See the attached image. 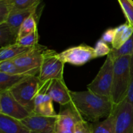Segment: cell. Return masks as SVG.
I'll use <instances>...</instances> for the list:
<instances>
[{
	"label": "cell",
	"instance_id": "14",
	"mask_svg": "<svg viewBox=\"0 0 133 133\" xmlns=\"http://www.w3.org/2000/svg\"><path fill=\"white\" fill-rule=\"evenodd\" d=\"M38 6V5L29 9H14L12 10L7 21L5 23L11 28L19 31V27L23 22L30 16L37 12Z\"/></svg>",
	"mask_w": 133,
	"mask_h": 133
},
{
	"label": "cell",
	"instance_id": "9",
	"mask_svg": "<svg viewBox=\"0 0 133 133\" xmlns=\"http://www.w3.org/2000/svg\"><path fill=\"white\" fill-rule=\"evenodd\" d=\"M0 114L22 121L31 113L23 107L9 90L0 92Z\"/></svg>",
	"mask_w": 133,
	"mask_h": 133
},
{
	"label": "cell",
	"instance_id": "6",
	"mask_svg": "<svg viewBox=\"0 0 133 133\" xmlns=\"http://www.w3.org/2000/svg\"><path fill=\"white\" fill-rule=\"evenodd\" d=\"M83 119L72 102L61 105L56 119L55 133H75L77 124Z\"/></svg>",
	"mask_w": 133,
	"mask_h": 133
},
{
	"label": "cell",
	"instance_id": "21",
	"mask_svg": "<svg viewBox=\"0 0 133 133\" xmlns=\"http://www.w3.org/2000/svg\"><path fill=\"white\" fill-rule=\"evenodd\" d=\"M91 127L92 133H116L114 115L111 113L105 120L92 123Z\"/></svg>",
	"mask_w": 133,
	"mask_h": 133
},
{
	"label": "cell",
	"instance_id": "25",
	"mask_svg": "<svg viewBox=\"0 0 133 133\" xmlns=\"http://www.w3.org/2000/svg\"><path fill=\"white\" fill-rule=\"evenodd\" d=\"M14 9H29L38 6L41 3V0H6Z\"/></svg>",
	"mask_w": 133,
	"mask_h": 133
},
{
	"label": "cell",
	"instance_id": "10",
	"mask_svg": "<svg viewBox=\"0 0 133 133\" xmlns=\"http://www.w3.org/2000/svg\"><path fill=\"white\" fill-rule=\"evenodd\" d=\"M47 49V47L38 44L12 61L19 67L39 73L44 52Z\"/></svg>",
	"mask_w": 133,
	"mask_h": 133
},
{
	"label": "cell",
	"instance_id": "13",
	"mask_svg": "<svg viewBox=\"0 0 133 133\" xmlns=\"http://www.w3.org/2000/svg\"><path fill=\"white\" fill-rule=\"evenodd\" d=\"M71 91L65 84L64 79H55L48 82L46 93L53 101L64 105L71 102Z\"/></svg>",
	"mask_w": 133,
	"mask_h": 133
},
{
	"label": "cell",
	"instance_id": "12",
	"mask_svg": "<svg viewBox=\"0 0 133 133\" xmlns=\"http://www.w3.org/2000/svg\"><path fill=\"white\" fill-rule=\"evenodd\" d=\"M48 84V82L43 83L40 92L35 97L34 101L35 107L32 113L42 116L55 117L57 116L58 114L56 113L54 109L53 101L46 93Z\"/></svg>",
	"mask_w": 133,
	"mask_h": 133
},
{
	"label": "cell",
	"instance_id": "3",
	"mask_svg": "<svg viewBox=\"0 0 133 133\" xmlns=\"http://www.w3.org/2000/svg\"><path fill=\"white\" fill-rule=\"evenodd\" d=\"M42 84L38 76H29L9 91L14 98L31 114L35 107V97L40 92Z\"/></svg>",
	"mask_w": 133,
	"mask_h": 133
},
{
	"label": "cell",
	"instance_id": "28",
	"mask_svg": "<svg viewBox=\"0 0 133 133\" xmlns=\"http://www.w3.org/2000/svg\"><path fill=\"white\" fill-rule=\"evenodd\" d=\"M95 53H96V58L101 57L103 56L108 55L111 51V48L108 45L107 43L99 39L95 45Z\"/></svg>",
	"mask_w": 133,
	"mask_h": 133
},
{
	"label": "cell",
	"instance_id": "23",
	"mask_svg": "<svg viewBox=\"0 0 133 133\" xmlns=\"http://www.w3.org/2000/svg\"><path fill=\"white\" fill-rule=\"evenodd\" d=\"M133 54V34L130 38L119 49H113L111 48L110 55L112 58L115 61L124 56H131Z\"/></svg>",
	"mask_w": 133,
	"mask_h": 133
},
{
	"label": "cell",
	"instance_id": "22",
	"mask_svg": "<svg viewBox=\"0 0 133 133\" xmlns=\"http://www.w3.org/2000/svg\"><path fill=\"white\" fill-rule=\"evenodd\" d=\"M36 17L37 13L32 14L23 22L18 31V40L37 30Z\"/></svg>",
	"mask_w": 133,
	"mask_h": 133
},
{
	"label": "cell",
	"instance_id": "4",
	"mask_svg": "<svg viewBox=\"0 0 133 133\" xmlns=\"http://www.w3.org/2000/svg\"><path fill=\"white\" fill-rule=\"evenodd\" d=\"M114 61L108 55L95 79L87 85V89L99 96L110 98L114 74Z\"/></svg>",
	"mask_w": 133,
	"mask_h": 133
},
{
	"label": "cell",
	"instance_id": "19",
	"mask_svg": "<svg viewBox=\"0 0 133 133\" xmlns=\"http://www.w3.org/2000/svg\"><path fill=\"white\" fill-rule=\"evenodd\" d=\"M18 31L11 28L5 23L0 24V46L1 48L17 43Z\"/></svg>",
	"mask_w": 133,
	"mask_h": 133
},
{
	"label": "cell",
	"instance_id": "18",
	"mask_svg": "<svg viewBox=\"0 0 133 133\" xmlns=\"http://www.w3.org/2000/svg\"><path fill=\"white\" fill-rule=\"evenodd\" d=\"M0 72L5 73L10 75H23L38 76V72L30 71L17 66L12 60L0 62Z\"/></svg>",
	"mask_w": 133,
	"mask_h": 133
},
{
	"label": "cell",
	"instance_id": "1",
	"mask_svg": "<svg viewBox=\"0 0 133 133\" xmlns=\"http://www.w3.org/2000/svg\"><path fill=\"white\" fill-rule=\"evenodd\" d=\"M71 102L87 122L92 123L107 118L111 114L114 104L110 98L99 96L90 91L70 92Z\"/></svg>",
	"mask_w": 133,
	"mask_h": 133
},
{
	"label": "cell",
	"instance_id": "31",
	"mask_svg": "<svg viewBox=\"0 0 133 133\" xmlns=\"http://www.w3.org/2000/svg\"><path fill=\"white\" fill-rule=\"evenodd\" d=\"M130 75H131V83L127 99L133 105V54L131 55L130 62Z\"/></svg>",
	"mask_w": 133,
	"mask_h": 133
},
{
	"label": "cell",
	"instance_id": "7",
	"mask_svg": "<svg viewBox=\"0 0 133 133\" xmlns=\"http://www.w3.org/2000/svg\"><path fill=\"white\" fill-rule=\"evenodd\" d=\"M58 58L64 64L81 66L96 58L94 48L86 44L68 48L57 55Z\"/></svg>",
	"mask_w": 133,
	"mask_h": 133
},
{
	"label": "cell",
	"instance_id": "30",
	"mask_svg": "<svg viewBox=\"0 0 133 133\" xmlns=\"http://www.w3.org/2000/svg\"><path fill=\"white\" fill-rule=\"evenodd\" d=\"M115 37V28H110L103 32L100 39L107 44H112Z\"/></svg>",
	"mask_w": 133,
	"mask_h": 133
},
{
	"label": "cell",
	"instance_id": "26",
	"mask_svg": "<svg viewBox=\"0 0 133 133\" xmlns=\"http://www.w3.org/2000/svg\"><path fill=\"white\" fill-rule=\"evenodd\" d=\"M38 30L21 38L17 40V44L27 48H32L38 44Z\"/></svg>",
	"mask_w": 133,
	"mask_h": 133
},
{
	"label": "cell",
	"instance_id": "24",
	"mask_svg": "<svg viewBox=\"0 0 133 133\" xmlns=\"http://www.w3.org/2000/svg\"><path fill=\"white\" fill-rule=\"evenodd\" d=\"M127 22L133 26V0H118Z\"/></svg>",
	"mask_w": 133,
	"mask_h": 133
},
{
	"label": "cell",
	"instance_id": "29",
	"mask_svg": "<svg viewBox=\"0 0 133 133\" xmlns=\"http://www.w3.org/2000/svg\"><path fill=\"white\" fill-rule=\"evenodd\" d=\"M75 133H92L91 123L83 119L77 124Z\"/></svg>",
	"mask_w": 133,
	"mask_h": 133
},
{
	"label": "cell",
	"instance_id": "5",
	"mask_svg": "<svg viewBox=\"0 0 133 133\" xmlns=\"http://www.w3.org/2000/svg\"><path fill=\"white\" fill-rule=\"evenodd\" d=\"M57 55L55 51L48 48L44 52L38 74V78L42 83L55 79H64L65 64L58 58Z\"/></svg>",
	"mask_w": 133,
	"mask_h": 133
},
{
	"label": "cell",
	"instance_id": "8",
	"mask_svg": "<svg viewBox=\"0 0 133 133\" xmlns=\"http://www.w3.org/2000/svg\"><path fill=\"white\" fill-rule=\"evenodd\" d=\"M112 113L114 117L116 133H133V105L127 98L114 105Z\"/></svg>",
	"mask_w": 133,
	"mask_h": 133
},
{
	"label": "cell",
	"instance_id": "17",
	"mask_svg": "<svg viewBox=\"0 0 133 133\" xmlns=\"http://www.w3.org/2000/svg\"><path fill=\"white\" fill-rule=\"evenodd\" d=\"M33 48V47H32ZM32 48H27L18 44H13L0 49V62L9 60H14L26 53Z\"/></svg>",
	"mask_w": 133,
	"mask_h": 133
},
{
	"label": "cell",
	"instance_id": "11",
	"mask_svg": "<svg viewBox=\"0 0 133 133\" xmlns=\"http://www.w3.org/2000/svg\"><path fill=\"white\" fill-rule=\"evenodd\" d=\"M57 117L42 116L31 113L22 122L28 127L30 133H55Z\"/></svg>",
	"mask_w": 133,
	"mask_h": 133
},
{
	"label": "cell",
	"instance_id": "2",
	"mask_svg": "<svg viewBox=\"0 0 133 133\" xmlns=\"http://www.w3.org/2000/svg\"><path fill=\"white\" fill-rule=\"evenodd\" d=\"M131 56L117 58L114 62V74L110 100L114 105H118L125 99L131 83L130 62Z\"/></svg>",
	"mask_w": 133,
	"mask_h": 133
},
{
	"label": "cell",
	"instance_id": "15",
	"mask_svg": "<svg viewBox=\"0 0 133 133\" xmlns=\"http://www.w3.org/2000/svg\"><path fill=\"white\" fill-rule=\"evenodd\" d=\"M0 133H30L22 121L0 114Z\"/></svg>",
	"mask_w": 133,
	"mask_h": 133
},
{
	"label": "cell",
	"instance_id": "27",
	"mask_svg": "<svg viewBox=\"0 0 133 133\" xmlns=\"http://www.w3.org/2000/svg\"><path fill=\"white\" fill-rule=\"evenodd\" d=\"M12 10V7L6 0H0V24L7 21Z\"/></svg>",
	"mask_w": 133,
	"mask_h": 133
},
{
	"label": "cell",
	"instance_id": "20",
	"mask_svg": "<svg viewBox=\"0 0 133 133\" xmlns=\"http://www.w3.org/2000/svg\"><path fill=\"white\" fill-rule=\"evenodd\" d=\"M31 75H10L0 72V92L10 90L12 87Z\"/></svg>",
	"mask_w": 133,
	"mask_h": 133
},
{
	"label": "cell",
	"instance_id": "16",
	"mask_svg": "<svg viewBox=\"0 0 133 133\" xmlns=\"http://www.w3.org/2000/svg\"><path fill=\"white\" fill-rule=\"evenodd\" d=\"M133 34V26L126 22L115 28V37L112 44V48L119 49Z\"/></svg>",
	"mask_w": 133,
	"mask_h": 133
}]
</instances>
